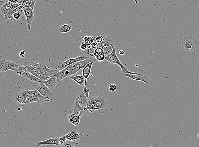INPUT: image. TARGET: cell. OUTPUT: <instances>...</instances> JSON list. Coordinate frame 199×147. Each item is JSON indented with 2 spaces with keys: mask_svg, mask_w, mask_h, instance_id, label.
I'll return each mask as SVG.
<instances>
[{
  "mask_svg": "<svg viewBox=\"0 0 199 147\" xmlns=\"http://www.w3.org/2000/svg\"><path fill=\"white\" fill-rule=\"evenodd\" d=\"M0 4L1 5V12L3 14H6L10 7L12 6V2L6 1H1L0 2Z\"/></svg>",
  "mask_w": 199,
  "mask_h": 147,
  "instance_id": "ffe728a7",
  "label": "cell"
},
{
  "mask_svg": "<svg viewBox=\"0 0 199 147\" xmlns=\"http://www.w3.org/2000/svg\"><path fill=\"white\" fill-rule=\"evenodd\" d=\"M98 61L95 57H89L84 60L80 61L75 62L67 66V68L72 75L77 73L81 69H83L86 65L91 62H96Z\"/></svg>",
  "mask_w": 199,
  "mask_h": 147,
  "instance_id": "5b68a950",
  "label": "cell"
},
{
  "mask_svg": "<svg viewBox=\"0 0 199 147\" xmlns=\"http://www.w3.org/2000/svg\"><path fill=\"white\" fill-rule=\"evenodd\" d=\"M95 57L98 61L102 62L105 60V55L102 48L97 47L95 49L94 54Z\"/></svg>",
  "mask_w": 199,
  "mask_h": 147,
  "instance_id": "ac0fdd59",
  "label": "cell"
},
{
  "mask_svg": "<svg viewBox=\"0 0 199 147\" xmlns=\"http://www.w3.org/2000/svg\"><path fill=\"white\" fill-rule=\"evenodd\" d=\"M79 146V143L74 142V141L67 140L64 144L62 145L61 146L64 147H76Z\"/></svg>",
  "mask_w": 199,
  "mask_h": 147,
  "instance_id": "f546056e",
  "label": "cell"
},
{
  "mask_svg": "<svg viewBox=\"0 0 199 147\" xmlns=\"http://www.w3.org/2000/svg\"><path fill=\"white\" fill-rule=\"evenodd\" d=\"M29 0H16L13 3H18L21 2H27Z\"/></svg>",
  "mask_w": 199,
  "mask_h": 147,
  "instance_id": "ab89813d",
  "label": "cell"
},
{
  "mask_svg": "<svg viewBox=\"0 0 199 147\" xmlns=\"http://www.w3.org/2000/svg\"><path fill=\"white\" fill-rule=\"evenodd\" d=\"M67 140L66 137V135H64V136H62L59 138V143H60V146H62L63 144H64L66 142V140Z\"/></svg>",
  "mask_w": 199,
  "mask_h": 147,
  "instance_id": "d6a6232c",
  "label": "cell"
},
{
  "mask_svg": "<svg viewBox=\"0 0 199 147\" xmlns=\"http://www.w3.org/2000/svg\"><path fill=\"white\" fill-rule=\"evenodd\" d=\"M27 98L21 92H17L14 96V100L20 104H25Z\"/></svg>",
  "mask_w": 199,
  "mask_h": 147,
  "instance_id": "7402d4cb",
  "label": "cell"
},
{
  "mask_svg": "<svg viewBox=\"0 0 199 147\" xmlns=\"http://www.w3.org/2000/svg\"><path fill=\"white\" fill-rule=\"evenodd\" d=\"M22 65L17 62L11 61L7 60L1 59L0 60V72H6L11 70L18 72Z\"/></svg>",
  "mask_w": 199,
  "mask_h": 147,
  "instance_id": "52a82bcc",
  "label": "cell"
},
{
  "mask_svg": "<svg viewBox=\"0 0 199 147\" xmlns=\"http://www.w3.org/2000/svg\"><path fill=\"white\" fill-rule=\"evenodd\" d=\"M118 51H119V54H120L121 56H123L125 54V52L123 50H118Z\"/></svg>",
  "mask_w": 199,
  "mask_h": 147,
  "instance_id": "60d3db41",
  "label": "cell"
},
{
  "mask_svg": "<svg viewBox=\"0 0 199 147\" xmlns=\"http://www.w3.org/2000/svg\"><path fill=\"white\" fill-rule=\"evenodd\" d=\"M72 76V75L70 73L67 68H65L60 71H58V72H56L54 75L51 76V77H57L58 81L60 82H61L65 78H66V77H71Z\"/></svg>",
  "mask_w": 199,
  "mask_h": 147,
  "instance_id": "9a60e30c",
  "label": "cell"
},
{
  "mask_svg": "<svg viewBox=\"0 0 199 147\" xmlns=\"http://www.w3.org/2000/svg\"><path fill=\"white\" fill-rule=\"evenodd\" d=\"M94 62H91L88 63L86 65L85 67L83 69V74L82 75L85 78V85H86L87 80V78L90 76V73H91V68H92V65Z\"/></svg>",
  "mask_w": 199,
  "mask_h": 147,
  "instance_id": "d6986e66",
  "label": "cell"
},
{
  "mask_svg": "<svg viewBox=\"0 0 199 147\" xmlns=\"http://www.w3.org/2000/svg\"><path fill=\"white\" fill-rule=\"evenodd\" d=\"M23 66L25 67L32 66H36L37 68H39L41 70L43 71L46 72H48L51 75V76H53V75L55 74L56 73L58 72L56 68L55 70L51 69L49 68V66L46 63L44 62H40L39 63H38L34 62L33 61L26 62H25L23 63Z\"/></svg>",
  "mask_w": 199,
  "mask_h": 147,
  "instance_id": "ba28073f",
  "label": "cell"
},
{
  "mask_svg": "<svg viewBox=\"0 0 199 147\" xmlns=\"http://www.w3.org/2000/svg\"><path fill=\"white\" fill-rule=\"evenodd\" d=\"M14 6L15 12L18 11L20 10H23V9L22 7H20V6H17V5H14Z\"/></svg>",
  "mask_w": 199,
  "mask_h": 147,
  "instance_id": "74e56055",
  "label": "cell"
},
{
  "mask_svg": "<svg viewBox=\"0 0 199 147\" xmlns=\"http://www.w3.org/2000/svg\"><path fill=\"white\" fill-rule=\"evenodd\" d=\"M35 77L41 80L42 81H44L51 77V75L46 72L42 71L37 74Z\"/></svg>",
  "mask_w": 199,
  "mask_h": 147,
  "instance_id": "f1b7e54d",
  "label": "cell"
},
{
  "mask_svg": "<svg viewBox=\"0 0 199 147\" xmlns=\"http://www.w3.org/2000/svg\"><path fill=\"white\" fill-rule=\"evenodd\" d=\"M198 139H199V133L198 134Z\"/></svg>",
  "mask_w": 199,
  "mask_h": 147,
  "instance_id": "ee69618b",
  "label": "cell"
},
{
  "mask_svg": "<svg viewBox=\"0 0 199 147\" xmlns=\"http://www.w3.org/2000/svg\"><path fill=\"white\" fill-rule=\"evenodd\" d=\"M113 50L112 52L109 54L107 56L105 57V60L107 61L110 64H117L118 66L120 67L121 70V72H124V73H129V74H136V72H132L129 71L127 69L126 67H125L123 64L121 63V62L120 61L119 59H118V57L117 56L116 53V48L115 45H114L113 47Z\"/></svg>",
  "mask_w": 199,
  "mask_h": 147,
  "instance_id": "277c9868",
  "label": "cell"
},
{
  "mask_svg": "<svg viewBox=\"0 0 199 147\" xmlns=\"http://www.w3.org/2000/svg\"><path fill=\"white\" fill-rule=\"evenodd\" d=\"M109 88V90L111 92H115L117 90L116 85L114 83L110 84Z\"/></svg>",
  "mask_w": 199,
  "mask_h": 147,
  "instance_id": "d590c367",
  "label": "cell"
},
{
  "mask_svg": "<svg viewBox=\"0 0 199 147\" xmlns=\"http://www.w3.org/2000/svg\"><path fill=\"white\" fill-rule=\"evenodd\" d=\"M88 48V46L85 43H82L80 46V50L81 51H85Z\"/></svg>",
  "mask_w": 199,
  "mask_h": 147,
  "instance_id": "e575fe53",
  "label": "cell"
},
{
  "mask_svg": "<svg viewBox=\"0 0 199 147\" xmlns=\"http://www.w3.org/2000/svg\"><path fill=\"white\" fill-rule=\"evenodd\" d=\"M5 1H8L10 2L14 3L16 0H5Z\"/></svg>",
  "mask_w": 199,
  "mask_h": 147,
  "instance_id": "7bdbcfd3",
  "label": "cell"
},
{
  "mask_svg": "<svg viewBox=\"0 0 199 147\" xmlns=\"http://www.w3.org/2000/svg\"><path fill=\"white\" fill-rule=\"evenodd\" d=\"M95 40V39H91L90 40L88 41L86 43H85L86 44V45H87V46H89L94 42Z\"/></svg>",
  "mask_w": 199,
  "mask_h": 147,
  "instance_id": "8d00e7d4",
  "label": "cell"
},
{
  "mask_svg": "<svg viewBox=\"0 0 199 147\" xmlns=\"http://www.w3.org/2000/svg\"><path fill=\"white\" fill-rule=\"evenodd\" d=\"M135 3H136V5L137 6H139V3L138 1V0H134Z\"/></svg>",
  "mask_w": 199,
  "mask_h": 147,
  "instance_id": "b9f144b4",
  "label": "cell"
},
{
  "mask_svg": "<svg viewBox=\"0 0 199 147\" xmlns=\"http://www.w3.org/2000/svg\"><path fill=\"white\" fill-rule=\"evenodd\" d=\"M104 40V37L103 35H99V34H97V35L95 38V41L97 42L98 43H101L103 42Z\"/></svg>",
  "mask_w": 199,
  "mask_h": 147,
  "instance_id": "1f68e13d",
  "label": "cell"
},
{
  "mask_svg": "<svg viewBox=\"0 0 199 147\" xmlns=\"http://www.w3.org/2000/svg\"><path fill=\"white\" fill-rule=\"evenodd\" d=\"M41 82L44 83L48 88L52 90L59 87V84L61 83L58 81L57 77H51L46 80L42 81Z\"/></svg>",
  "mask_w": 199,
  "mask_h": 147,
  "instance_id": "7c38bea8",
  "label": "cell"
},
{
  "mask_svg": "<svg viewBox=\"0 0 199 147\" xmlns=\"http://www.w3.org/2000/svg\"><path fill=\"white\" fill-rule=\"evenodd\" d=\"M181 45L185 51H193L199 45V41L193 36H186L182 40Z\"/></svg>",
  "mask_w": 199,
  "mask_h": 147,
  "instance_id": "8992f818",
  "label": "cell"
},
{
  "mask_svg": "<svg viewBox=\"0 0 199 147\" xmlns=\"http://www.w3.org/2000/svg\"><path fill=\"white\" fill-rule=\"evenodd\" d=\"M87 110L88 109H87V107L81 106L78 103L77 99L76 98L74 105V108H73V113L79 115L80 117H81L84 115Z\"/></svg>",
  "mask_w": 199,
  "mask_h": 147,
  "instance_id": "4fadbf2b",
  "label": "cell"
},
{
  "mask_svg": "<svg viewBox=\"0 0 199 147\" xmlns=\"http://www.w3.org/2000/svg\"><path fill=\"white\" fill-rule=\"evenodd\" d=\"M26 69L29 72L35 76H36L37 74H39L40 72L43 71L39 68L34 66H29V67H26Z\"/></svg>",
  "mask_w": 199,
  "mask_h": 147,
  "instance_id": "484cf974",
  "label": "cell"
},
{
  "mask_svg": "<svg viewBox=\"0 0 199 147\" xmlns=\"http://www.w3.org/2000/svg\"><path fill=\"white\" fill-rule=\"evenodd\" d=\"M23 10L24 11L25 16L26 18V20L25 21L27 24L28 29L31 30L32 23L34 18V10L32 8L29 7H25Z\"/></svg>",
  "mask_w": 199,
  "mask_h": 147,
  "instance_id": "8fae6325",
  "label": "cell"
},
{
  "mask_svg": "<svg viewBox=\"0 0 199 147\" xmlns=\"http://www.w3.org/2000/svg\"><path fill=\"white\" fill-rule=\"evenodd\" d=\"M91 90V88L87 89V88L86 85H84V87L83 91L84 93H85V96H86L87 98V99H88V98H89V92H90V91Z\"/></svg>",
  "mask_w": 199,
  "mask_h": 147,
  "instance_id": "836d02e7",
  "label": "cell"
},
{
  "mask_svg": "<svg viewBox=\"0 0 199 147\" xmlns=\"http://www.w3.org/2000/svg\"><path fill=\"white\" fill-rule=\"evenodd\" d=\"M65 135L67 140L72 141L81 140L83 137V134L76 132H71Z\"/></svg>",
  "mask_w": 199,
  "mask_h": 147,
  "instance_id": "44dd1931",
  "label": "cell"
},
{
  "mask_svg": "<svg viewBox=\"0 0 199 147\" xmlns=\"http://www.w3.org/2000/svg\"><path fill=\"white\" fill-rule=\"evenodd\" d=\"M25 52L24 51H22L20 52L19 53V56L23 58L25 56Z\"/></svg>",
  "mask_w": 199,
  "mask_h": 147,
  "instance_id": "f35d334b",
  "label": "cell"
},
{
  "mask_svg": "<svg viewBox=\"0 0 199 147\" xmlns=\"http://www.w3.org/2000/svg\"><path fill=\"white\" fill-rule=\"evenodd\" d=\"M25 14L23 9L14 12L12 15V21L14 22H17L23 18Z\"/></svg>",
  "mask_w": 199,
  "mask_h": 147,
  "instance_id": "cb8c5ba5",
  "label": "cell"
},
{
  "mask_svg": "<svg viewBox=\"0 0 199 147\" xmlns=\"http://www.w3.org/2000/svg\"><path fill=\"white\" fill-rule=\"evenodd\" d=\"M74 26V23L72 21H70L68 23L64 24L58 27L56 31L61 33H66L69 32L72 29V28Z\"/></svg>",
  "mask_w": 199,
  "mask_h": 147,
  "instance_id": "e0dca14e",
  "label": "cell"
},
{
  "mask_svg": "<svg viewBox=\"0 0 199 147\" xmlns=\"http://www.w3.org/2000/svg\"><path fill=\"white\" fill-rule=\"evenodd\" d=\"M67 118L72 124L76 126H77L80 122L81 117H80L79 115L73 113V114L68 115Z\"/></svg>",
  "mask_w": 199,
  "mask_h": 147,
  "instance_id": "603a6c76",
  "label": "cell"
},
{
  "mask_svg": "<svg viewBox=\"0 0 199 147\" xmlns=\"http://www.w3.org/2000/svg\"><path fill=\"white\" fill-rule=\"evenodd\" d=\"M51 101L49 98L43 96L39 92L35 93L29 98H27L25 104L37 102L38 104L48 102Z\"/></svg>",
  "mask_w": 199,
  "mask_h": 147,
  "instance_id": "30bf717a",
  "label": "cell"
},
{
  "mask_svg": "<svg viewBox=\"0 0 199 147\" xmlns=\"http://www.w3.org/2000/svg\"><path fill=\"white\" fill-rule=\"evenodd\" d=\"M88 58H89L88 57H87L85 55H80V56H78L77 57L68 59L67 60L63 62H59V63L57 64L56 69H57V71H60L65 68L67 66L75 63V62L84 60Z\"/></svg>",
  "mask_w": 199,
  "mask_h": 147,
  "instance_id": "9c48e42d",
  "label": "cell"
},
{
  "mask_svg": "<svg viewBox=\"0 0 199 147\" xmlns=\"http://www.w3.org/2000/svg\"><path fill=\"white\" fill-rule=\"evenodd\" d=\"M78 100V103L81 106L87 107V101L88 99L87 98L86 96L84 93L83 90H79L76 95V98Z\"/></svg>",
  "mask_w": 199,
  "mask_h": 147,
  "instance_id": "2e32d148",
  "label": "cell"
},
{
  "mask_svg": "<svg viewBox=\"0 0 199 147\" xmlns=\"http://www.w3.org/2000/svg\"><path fill=\"white\" fill-rule=\"evenodd\" d=\"M135 72H136V74H131L121 72V75L123 77H128L134 80L143 81L147 85H149L150 83V78L148 72L147 71L143 70L141 67L138 66L135 69Z\"/></svg>",
  "mask_w": 199,
  "mask_h": 147,
  "instance_id": "3957f363",
  "label": "cell"
},
{
  "mask_svg": "<svg viewBox=\"0 0 199 147\" xmlns=\"http://www.w3.org/2000/svg\"><path fill=\"white\" fill-rule=\"evenodd\" d=\"M36 1V0H29L25 3V5L24 8L26 7H30L33 9V10H34V6H35Z\"/></svg>",
  "mask_w": 199,
  "mask_h": 147,
  "instance_id": "4dcf8cb0",
  "label": "cell"
},
{
  "mask_svg": "<svg viewBox=\"0 0 199 147\" xmlns=\"http://www.w3.org/2000/svg\"><path fill=\"white\" fill-rule=\"evenodd\" d=\"M70 79L74 81L76 83H78L81 87H83L85 83V78L83 75L78 76H73L70 77Z\"/></svg>",
  "mask_w": 199,
  "mask_h": 147,
  "instance_id": "d4e9b609",
  "label": "cell"
},
{
  "mask_svg": "<svg viewBox=\"0 0 199 147\" xmlns=\"http://www.w3.org/2000/svg\"><path fill=\"white\" fill-rule=\"evenodd\" d=\"M41 81H32L31 84L33 87L37 90L43 96L49 98L51 101L54 100V96L62 91V88L58 87L54 90H52Z\"/></svg>",
  "mask_w": 199,
  "mask_h": 147,
  "instance_id": "7a4b0ae2",
  "label": "cell"
},
{
  "mask_svg": "<svg viewBox=\"0 0 199 147\" xmlns=\"http://www.w3.org/2000/svg\"><path fill=\"white\" fill-rule=\"evenodd\" d=\"M59 137L55 138L48 139L43 141L38 142L36 143L35 147H39L43 145H54L57 147H60Z\"/></svg>",
  "mask_w": 199,
  "mask_h": 147,
  "instance_id": "5bb4252c",
  "label": "cell"
},
{
  "mask_svg": "<svg viewBox=\"0 0 199 147\" xmlns=\"http://www.w3.org/2000/svg\"><path fill=\"white\" fill-rule=\"evenodd\" d=\"M37 92H38V91L36 89L33 90H29L25 89L24 90H22L20 92L22 93L23 95H24L25 97L28 98L30 97V96H32L34 94H35Z\"/></svg>",
  "mask_w": 199,
  "mask_h": 147,
  "instance_id": "83f0119b",
  "label": "cell"
},
{
  "mask_svg": "<svg viewBox=\"0 0 199 147\" xmlns=\"http://www.w3.org/2000/svg\"><path fill=\"white\" fill-rule=\"evenodd\" d=\"M109 88L103 87L88 98L87 103V109L91 113L98 111L102 114L108 111L107 98L109 91Z\"/></svg>",
  "mask_w": 199,
  "mask_h": 147,
  "instance_id": "6da1fadb",
  "label": "cell"
},
{
  "mask_svg": "<svg viewBox=\"0 0 199 147\" xmlns=\"http://www.w3.org/2000/svg\"><path fill=\"white\" fill-rule=\"evenodd\" d=\"M15 9H14V6H12L10 8L9 10L8 11L7 13L6 14H4V17L3 18V21H5L8 19L12 20V15L15 12Z\"/></svg>",
  "mask_w": 199,
  "mask_h": 147,
  "instance_id": "4316f807",
  "label": "cell"
}]
</instances>
